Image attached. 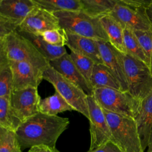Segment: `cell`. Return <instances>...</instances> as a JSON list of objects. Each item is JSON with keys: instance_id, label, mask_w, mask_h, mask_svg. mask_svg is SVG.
Wrapping results in <instances>:
<instances>
[{"instance_id": "cell-1", "label": "cell", "mask_w": 152, "mask_h": 152, "mask_svg": "<svg viewBox=\"0 0 152 152\" xmlns=\"http://www.w3.org/2000/svg\"><path fill=\"white\" fill-rule=\"evenodd\" d=\"M69 125V120L67 118L39 112L23 122L15 134L22 150L38 145L53 148Z\"/></svg>"}, {"instance_id": "cell-2", "label": "cell", "mask_w": 152, "mask_h": 152, "mask_svg": "<svg viewBox=\"0 0 152 152\" xmlns=\"http://www.w3.org/2000/svg\"><path fill=\"white\" fill-rule=\"evenodd\" d=\"M103 110L111 131V141L122 152H145L135 119Z\"/></svg>"}, {"instance_id": "cell-3", "label": "cell", "mask_w": 152, "mask_h": 152, "mask_svg": "<svg viewBox=\"0 0 152 152\" xmlns=\"http://www.w3.org/2000/svg\"><path fill=\"white\" fill-rule=\"evenodd\" d=\"M61 28L66 32L81 36L109 42L100 18L91 17L82 11H59L53 13Z\"/></svg>"}, {"instance_id": "cell-4", "label": "cell", "mask_w": 152, "mask_h": 152, "mask_svg": "<svg viewBox=\"0 0 152 152\" xmlns=\"http://www.w3.org/2000/svg\"><path fill=\"white\" fill-rule=\"evenodd\" d=\"M93 96L100 106L109 112L135 118L140 101L128 91L112 88L94 89Z\"/></svg>"}, {"instance_id": "cell-5", "label": "cell", "mask_w": 152, "mask_h": 152, "mask_svg": "<svg viewBox=\"0 0 152 152\" xmlns=\"http://www.w3.org/2000/svg\"><path fill=\"white\" fill-rule=\"evenodd\" d=\"M43 79L52 84L69 104L77 111L89 119L90 115L87 95L78 86L65 78L50 65L43 72Z\"/></svg>"}, {"instance_id": "cell-6", "label": "cell", "mask_w": 152, "mask_h": 152, "mask_svg": "<svg viewBox=\"0 0 152 152\" xmlns=\"http://www.w3.org/2000/svg\"><path fill=\"white\" fill-rule=\"evenodd\" d=\"M8 59L27 62L42 72L49 66V62L37 50L30 41L17 31L3 39Z\"/></svg>"}, {"instance_id": "cell-7", "label": "cell", "mask_w": 152, "mask_h": 152, "mask_svg": "<svg viewBox=\"0 0 152 152\" xmlns=\"http://www.w3.org/2000/svg\"><path fill=\"white\" fill-rule=\"evenodd\" d=\"M125 74L128 84V91L134 97L141 100L152 90V74L147 65L143 62L122 53Z\"/></svg>"}, {"instance_id": "cell-8", "label": "cell", "mask_w": 152, "mask_h": 152, "mask_svg": "<svg viewBox=\"0 0 152 152\" xmlns=\"http://www.w3.org/2000/svg\"><path fill=\"white\" fill-rule=\"evenodd\" d=\"M89 112L90 144L89 150L97 148L112 139L111 131L103 109L93 96H87Z\"/></svg>"}, {"instance_id": "cell-9", "label": "cell", "mask_w": 152, "mask_h": 152, "mask_svg": "<svg viewBox=\"0 0 152 152\" xmlns=\"http://www.w3.org/2000/svg\"><path fill=\"white\" fill-rule=\"evenodd\" d=\"M37 87L13 90L10 99L12 110L22 123L39 112L41 100Z\"/></svg>"}, {"instance_id": "cell-10", "label": "cell", "mask_w": 152, "mask_h": 152, "mask_svg": "<svg viewBox=\"0 0 152 152\" xmlns=\"http://www.w3.org/2000/svg\"><path fill=\"white\" fill-rule=\"evenodd\" d=\"M123 28H128L133 31H147L152 29V24L146 14L145 8H136L124 3L118 2L109 14Z\"/></svg>"}, {"instance_id": "cell-11", "label": "cell", "mask_w": 152, "mask_h": 152, "mask_svg": "<svg viewBox=\"0 0 152 152\" xmlns=\"http://www.w3.org/2000/svg\"><path fill=\"white\" fill-rule=\"evenodd\" d=\"M60 27L59 20L54 14L37 7L27 17L17 31L40 35L46 31Z\"/></svg>"}, {"instance_id": "cell-12", "label": "cell", "mask_w": 152, "mask_h": 152, "mask_svg": "<svg viewBox=\"0 0 152 152\" xmlns=\"http://www.w3.org/2000/svg\"><path fill=\"white\" fill-rule=\"evenodd\" d=\"M103 64L106 66L120 84L124 91H128V84L125 74L122 53L113 47L109 42L96 40Z\"/></svg>"}, {"instance_id": "cell-13", "label": "cell", "mask_w": 152, "mask_h": 152, "mask_svg": "<svg viewBox=\"0 0 152 152\" xmlns=\"http://www.w3.org/2000/svg\"><path fill=\"white\" fill-rule=\"evenodd\" d=\"M12 72L13 90L37 87L43 79V72L25 62L10 61Z\"/></svg>"}, {"instance_id": "cell-14", "label": "cell", "mask_w": 152, "mask_h": 152, "mask_svg": "<svg viewBox=\"0 0 152 152\" xmlns=\"http://www.w3.org/2000/svg\"><path fill=\"white\" fill-rule=\"evenodd\" d=\"M49 65L65 78L81 88L87 96H93L94 89L78 71L69 53L49 61Z\"/></svg>"}, {"instance_id": "cell-15", "label": "cell", "mask_w": 152, "mask_h": 152, "mask_svg": "<svg viewBox=\"0 0 152 152\" xmlns=\"http://www.w3.org/2000/svg\"><path fill=\"white\" fill-rule=\"evenodd\" d=\"M37 6L33 0H0V17L18 28Z\"/></svg>"}, {"instance_id": "cell-16", "label": "cell", "mask_w": 152, "mask_h": 152, "mask_svg": "<svg viewBox=\"0 0 152 152\" xmlns=\"http://www.w3.org/2000/svg\"><path fill=\"white\" fill-rule=\"evenodd\" d=\"M135 120L137 124L142 147L145 151L148 147L152 131V90L140 101L138 113Z\"/></svg>"}, {"instance_id": "cell-17", "label": "cell", "mask_w": 152, "mask_h": 152, "mask_svg": "<svg viewBox=\"0 0 152 152\" xmlns=\"http://www.w3.org/2000/svg\"><path fill=\"white\" fill-rule=\"evenodd\" d=\"M66 34L68 37L66 46L71 52L89 58L96 64H103L96 40L68 32Z\"/></svg>"}, {"instance_id": "cell-18", "label": "cell", "mask_w": 152, "mask_h": 152, "mask_svg": "<svg viewBox=\"0 0 152 152\" xmlns=\"http://www.w3.org/2000/svg\"><path fill=\"white\" fill-rule=\"evenodd\" d=\"M100 20L110 45L121 53L126 55L124 28L121 24L110 15L101 17Z\"/></svg>"}, {"instance_id": "cell-19", "label": "cell", "mask_w": 152, "mask_h": 152, "mask_svg": "<svg viewBox=\"0 0 152 152\" xmlns=\"http://www.w3.org/2000/svg\"><path fill=\"white\" fill-rule=\"evenodd\" d=\"M17 31L21 36L30 41L37 50L49 62L58 58L67 53L65 47L53 46L46 42L40 34H35L26 31Z\"/></svg>"}, {"instance_id": "cell-20", "label": "cell", "mask_w": 152, "mask_h": 152, "mask_svg": "<svg viewBox=\"0 0 152 152\" xmlns=\"http://www.w3.org/2000/svg\"><path fill=\"white\" fill-rule=\"evenodd\" d=\"M13 91L12 69L4 41L0 40V97L11 96Z\"/></svg>"}, {"instance_id": "cell-21", "label": "cell", "mask_w": 152, "mask_h": 152, "mask_svg": "<svg viewBox=\"0 0 152 152\" xmlns=\"http://www.w3.org/2000/svg\"><path fill=\"white\" fill-rule=\"evenodd\" d=\"M90 83L93 89L112 88L122 90L121 86L108 68L104 64H95Z\"/></svg>"}, {"instance_id": "cell-22", "label": "cell", "mask_w": 152, "mask_h": 152, "mask_svg": "<svg viewBox=\"0 0 152 152\" xmlns=\"http://www.w3.org/2000/svg\"><path fill=\"white\" fill-rule=\"evenodd\" d=\"M39 112L51 115L57 116L58 113L65 111H72L74 109L57 91L49 97L40 100L39 104Z\"/></svg>"}, {"instance_id": "cell-23", "label": "cell", "mask_w": 152, "mask_h": 152, "mask_svg": "<svg viewBox=\"0 0 152 152\" xmlns=\"http://www.w3.org/2000/svg\"><path fill=\"white\" fill-rule=\"evenodd\" d=\"M118 0H81V11L87 15L100 18L109 15Z\"/></svg>"}, {"instance_id": "cell-24", "label": "cell", "mask_w": 152, "mask_h": 152, "mask_svg": "<svg viewBox=\"0 0 152 152\" xmlns=\"http://www.w3.org/2000/svg\"><path fill=\"white\" fill-rule=\"evenodd\" d=\"M36 5L50 13L81 11V0H33Z\"/></svg>"}, {"instance_id": "cell-25", "label": "cell", "mask_w": 152, "mask_h": 152, "mask_svg": "<svg viewBox=\"0 0 152 152\" xmlns=\"http://www.w3.org/2000/svg\"><path fill=\"white\" fill-rule=\"evenodd\" d=\"M10 99L11 96L0 97V126L15 132L22 122L14 114Z\"/></svg>"}, {"instance_id": "cell-26", "label": "cell", "mask_w": 152, "mask_h": 152, "mask_svg": "<svg viewBox=\"0 0 152 152\" xmlns=\"http://www.w3.org/2000/svg\"><path fill=\"white\" fill-rule=\"evenodd\" d=\"M124 33L126 54L143 62L148 67L147 56L134 31L125 27L124 28Z\"/></svg>"}, {"instance_id": "cell-27", "label": "cell", "mask_w": 152, "mask_h": 152, "mask_svg": "<svg viewBox=\"0 0 152 152\" xmlns=\"http://www.w3.org/2000/svg\"><path fill=\"white\" fill-rule=\"evenodd\" d=\"M0 152H22L15 131L0 126Z\"/></svg>"}, {"instance_id": "cell-28", "label": "cell", "mask_w": 152, "mask_h": 152, "mask_svg": "<svg viewBox=\"0 0 152 152\" xmlns=\"http://www.w3.org/2000/svg\"><path fill=\"white\" fill-rule=\"evenodd\" d=\"M69 55L78 71L91 86L90 80L94 66L96 64L95 62L89 58L80 55L74 52L71 51Z\"/></svg>"}, {"instance_id": "cell-29", "label": "cell", "mask_w": 152, "mask_h": 152, "mask_svg": "<svg viewBox=\"0 0 152 152\" xmlns=\"http://www.w3.org/2000/svg\"><path fill=\"white\" fill-rule=\"evenodd\" d=\"M148 62V68L152 74V29L147 31H134Z\"/></svg>"}, {"instance_id": "cell-30", "label": "cell", "mask_w": 152, "mask_h": 152, "mask_svg": "<svg viewBox=\"0 0 152 152\" xmlns=\"http://www.w3.org/2000/svg\"><path fill=\"white\" fill-rule=\"evenodd\" d=\"M40 35L46 42L55 46L65 47L68 43L66 32L61 27L46 31Z\"/></svg>"}, {"instance_id": "cell-31", "label": "cell", "mask_w": 152, "mask_h": 152, "mask_svg": "<svg viewBox=\"0 0 152 152\" xmlns=\"http://www.w3.org/2000/svg\"><path fill=\"white\" fill-rule=\"evenodd\" d=\"M18 27L5 18L0 17V39H3L11 33L17 31Z\"/></svg>"}, {"instance_id": "cell-32", "label": "cell", "mask_w": 152, "mask_h": 152, "mask_svg": "<svg viewBox=\"0 0 152 152\" xmlns=\"http://www.w3.org/2000/svg\"><path fill=\"white\" fill-rule=\"evenodd\" d=\"M87 152H122L119 147L112 141H109L104 144L93 150H88Z\"/></svg>"}, {"instance_id": "cell-33", "label": "cell", "mask_w": 152, "mask_h": 152, "mask_svg": "<svg viewBox=\"0 0 152 152\" xmlns=\"http://www.w3.org/2000/svg\"><path fill=\"white\" fill-rule=\"evenodd\" d=\"M125 4L136 8H146L151 0H122Z\"/></svg>"}, {"instance_id": "cell-34", "label": "cell", "mask_w": 152, "mask_h": 152, "mask_svg": "<svg viewBox=\"0 0 152 152\" xmlns=\"http://www.w3.org/2000/svg\"><path fill=\"white\" fill-rule=\"evenodd\" d=\"M27 152H53V150L47 145H38L31 147Z\"/></svg>"}, {"instance_id": "cell-35", "label": "cell", "mask_w": 152, "mask_h": 152, "mask_svg": "<svg viewBox=\"0 0 152 152\" xmlns=\"http://www.w3.org/2000/svg\"><path fill=\"white\" fill-rule=\"evenodd\" d=\"M145 12L148 18L152 24V0H151L150 4L145 8Z\"/></svg>"}, {"instance_id": "cell-36", "label": "cell", "mask_w": 152, "mask_h": 152, "mask_svg": "<svg viewBox=\"0 0 152 152\" xmlns=\"http://www.w3.org/2000/svg\"><path fill=\"white\" fill-rule=\"evenodd\" d=\"M146 152H152V144L148 145Z\"/></svg>"}, {"instance_id": "cell-37", "label": "cell", "mask_w": 152, "mask_h": 152, "mask_svg": "<svg viewBox=\"0 0 152 152\" xmlns=\"http://www.w3.org/2000/svg\"><path fill=\"white\" fill-rule=\"evenodd\" d=\"M151 144H152V131H151V135H150V141H149L148 145Z\"/></svg>"}, {"instance_id": "cell-38", "label": "cell", "mask_w": 152, "mask_h": 152, "mask_svg": "<svg viewBox=\"0 0 152 152\" xmlns=\"http://www.w3.org/2000/svg\"><path fill=\"white\" fill-rule=\"evenodd\" d=\"M52 150H53V152H61L60 151H59L56 147L55 148H52Z\"/></svg>"}]
</instances>
